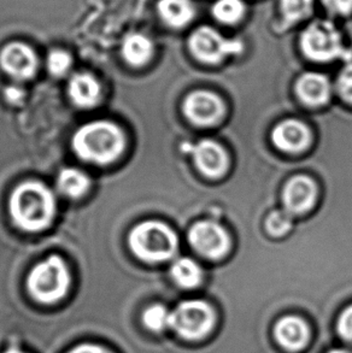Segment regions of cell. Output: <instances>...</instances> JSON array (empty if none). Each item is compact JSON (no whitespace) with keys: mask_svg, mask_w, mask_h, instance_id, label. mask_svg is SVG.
I'll return each instance as SVG.
<instances>
[{"mask_svg":"<svg viewBox=\"0 0 352 353\" xmlns=\"http://www.w3.org/2000/svg\"><path fill=\"white\" fill-rule=\"evenodd\" d=\"M153 52V41L143 34H129L122 43L124 59L132 65H143L150 59Z\"/></svg>","mask_w":352,"mask_h":353,"instance_id":"18","label":"cell"},{"mask_svg":"<svg viewBox=\"0 0 352 353\" xmlns=\"http://www.w3.org/2000/svg\"><path fill=\"white\" fill-rule=\"evenodd\" d=\"M5 353H22L19 352V351H17V350H10V351H8V352Z\"/></svg>","mask_w":352,"mask_h":353,"instance_id":"31","label":"cell"},{"mask_svg":"<svg viewBox=\"0 0 352 353\" xmlns=\"http://www.w3.org/2000/svg\"><path fill=\"white\" fill-rule=\"evenodd\" d=\"M57 186L64 196L79 198L84 196L90 188V180L84 172L68 168L59 174Z\"/></svg>","mask_w":352,"mask_h":353,"instance_id":"19","label":"cell"},{"mask_svg":"<svg viewBox=\"0 0 352 353\" xmlns=\"http://www.w3.org/2000/svg\"><path fill=\"white\" fill-rule=\"evenodd\" d=\"M280 5L286 22L293 23L310 14L313 0H281Z\"/></svg>","mask_w":352,"mask_h":353,"instance_id":"22","label":"cell"},{"mask_svg":"<svg viewBox=\"0 0 352 353\" xmlns=\"http://www.w3.org/2000/svg\"><path fill=\"white\" fill-rule=\"evenodd\" d=\"M184 110L188 119L198 125L214 124L224 114V104L219 97L210 92L199 91L187 97Z\"/></svg>","mask_w":352,"mask_h":353,"instance_id":"10","label":"cell"},{"mask_svg":"<svg viewBox=\"0 0 352 353\" xmlns=\"http://www.w3.org/2000/svg\"><path fill=\"white\" fill-rule=\"evenodd\" d=\"M213 14L224 23H235L245 14V5L242 0H219L213 6Z\"/></svg>","mask_w":352,"mask_h":353,"instance_id":"21","label":"cell"},{"mask_svg":"<svg viewBox=\"0 0 352 353\" xmlns=\"http://www.w3.org/2000/svg\"><path fill=\"white\" fill-rule=\"evenodd\" d=\"M331 353H350V352H346V351H333V352H331Z\"/></svg>","mask_w":352,"mask_h":353,"instance_id":"32","label":"cell"},{"mask_svg":"<svg viewBox=\"0 0 352 353\" xmlns=\"http://www.w3.org/2000/svg\"><path fill=\"white\" fill-rule=\"evenodd\" d=\"M339 332L344 339L352 343V306L344 312L339 321Z\"/></svg>","mask_w":352,"mask_h":353,"instance_id":"27","label":"cell"},{"mask_svg":"<svg viewBox=\"0 0 352 353\" xmlns=\"http://www.w3.org/2000/svg\"><path fill=\"white\" fill-rule=\"evenodd\" d=\"M302 48L306 57L319 62L332 61L344 54L340 34L333 24L326 21H316L305 29Z\"/></svg>","mask_w":352,"mask_h":353,"instance_id":"5","label":"cell"},{"mask_svg":"<svg viewBox=\"0 0 352 353\" xmlns=\"http://www.w3.org/2000/svg\"><path fill=\"white\" fill-rule=\"evenodd\" d=\"M214 321V312L206 303L190 301L176 307L172 314L170 325L182 338L198 340L209 333Z\"/></svg>","mask_w":352,"mask_h":353,"instance_id":"6","label":"cell"},{"mask_svg":"<svg viewBox=\"0 0 352 353\" xmlns=\"http://www.w3.org/2000/svg\"><path fill=\"white\" fill-rule=\"evenodd\" d=\"M158 12L166 23L180 28L195 17V9L190 0H159Z\"/></svg>","mask_w":352,"mask_h":353,"instance_id":"17","label":"cell"},{"mask_svg":"<svg viewBox=\"0 0 352 353\" xmlns=\"http://www.w3.org/2000/svg\"><path fill=\"white\" fill-rule=\"evenodd\" d=\"M70 276L61 258L53 256L34 268L28 277L32 296L43 303H55L66 296Z\"/></svg>","mask_w":352,"mask_h":353,"instance_id":"4","label":"cell"},{"mask_svg":"<svg viewBox=\"0 0 352 353\" xmlns=\"http://www.w3.org/2000/svg\"><path fill=\"white\" fill-rule=\"evenodd\" d=\"M172 314L162 305H153L144 314V323L153 332H161L170 325Z\"/></svg>","mask_w":352,"mask_h":353,"instance_id":"23","label":"cell"},{"mask_svg":"<svg viewBox=\"0 0 352 353\" xmlns=\"http://www.w3.org/2000/svg\"><path fill=\"white\" fill-rule=\"evenodd\" d=\"M68 353H110L105 351L104 349H100L98 346H93V345H82L79 346L77 349L72 350L70 352Z\"/></svg>","mask_w":352,"mask_h":353,"instance_id":"30","label":"cell"},{"mask_svg":"<svg viewBox=\"0 0 352 353\" xmlns=\"http://www.w3.org/2000/svg\"><path fill=\"white\" fill-rule=\"evenodd\" d=\"M275 335L284 347L295 351L304 346L309 332L303 321L297 317H286L276 325Z\"/></svg>","mask_w":352,"mask_h":353,"instance_id":"16","label":"cell"},{"mask_svg":"<svg viewBox=\"0 0 352 353\" xmlns=\"http://www.w3.org/2000/svg\"><path fill=\"white\" fill-rule=\"evenodd\" d=\"M291 228V216L285 211H275L266 220V230L271 235H284Z\"/></svg>","mask_w":352,"mask_h":353,"instance_id":"25","label":"cell"},{"mask_svg":"<svg viewBox=\"0 0 352 353\" xmlns=\"http://www.w3.org/2000/svg\"><path fill=\"white\" fill-rule=\"evenodd\" d=\"M0 63L6 72L19 80L33 77L38 65V59L33 50L22 43H9L1 51Z\"/></svg>","mask_w":352,"mask_h":353,"instance_id":"9","label":"cell"},{"mask_svg":"<svg viewBox=\"0 0 352 353\" xmlns=\"http://www.w3.org/2000/svg\"><path fill=\"white\" fill-rule=\"evenodd\" d=\"M297 93L308 105H322L329 101L331 87L324 75L309 72L297 82Z\"/></svg>","mask_w":352,"mask_h":353,"instance_id":"14","label":"cell"},{"mask_svg":"<svg viewBox=\"0 0 352 353\" xmlns=\"http://www.w3.org/2000/svg\"><path fill=\"white\" fill-rule=\"evenodd\" d=\"M190 48L195 57L208 63L221 62L229 54L243 51L239 40H229L210 27H200L190 35Z\"/></svg>","mask_w":352,"mask_h":353,"instance_id":"7","label":"cell"},{"mask_svg":"<svg viewBox=\"0 0 352 353\" xmlns=\"http://www.w3.org/2000/svg\"><path fill=\"white\" fill-rule=\"evenodd\" d=\"M72 65V58L62 50H56L48 54V69L55 77H62Z\"/></svg>","mask_w":352,"mask_h":353,"instance_id":"24","label":"cell"},{"mask_svg":"<svg viewBox=\"0 0 352 353\" xmlns=\"http://www.w3.org/2000/svg\"><path fill=\"white\" fill-rule=\"evenodd\" d=\"M338 88L344 99L352 103V64L345 68L344 72L340 74Z\"/></svg>","mask_w":352,"mask_h":353,"instance_id":"26","label":"cell"},{"mask_svg":"<svg viewBox=\"0 0 352 353\" xmlns=\"http://www.w3.org/2000/svg\"><path fill=\"white\" fill-rule=\"evenodd\" d=\"M5 96H6V99L11 103H17V101H22L24 93L19 87L11 86L5 91Z\"/></svg>","mask_w":352,"mask_h":353,"instance_id":"29","label":"cell"},{"mask_svg":"<svg viewBox=\"0 0 352 353\" xmlns=\"http://www.w3.org/2000/svg\"><path fill=\"white\" fill-rule=\"evenodd\" d=\"M316 188L311 179L295 176L286 185L284 201L286 209L292 214H302L313 206Z\"/></svg>","mask_w":352,"mask_h":353,"instance_id":"12","label":"cell"},{"mask_svg":"<svg viewBox=\"0 0 352 353\" xmlns=\"http://www.w3.org/2000/svg\"><path fill=\"white\" fill-rule=\"evenodd\" d=\"M56 201L52 192L39 182H26L14 190L10 210L16 225L28 232L46 228L52 221Z\"/></svg>","mask_w":352,"mask_h":353,"instance_id":"1","label":"cell"},{"mask_svg":"<svg viewBox=\"0 0 352 353\" xmlns=\"http://www.w3.org/2000/svg\"><path fill=\"white\" fill-rule=\"evenodd\" d=\"M72 148L82 159L108 164L124 151V137L115 124L98 121L77 130L72 139Z\"/></svg>","mask_w":352,"mask_h":353,"instance_id":"2","label":"cell"},{"mask_svg":"<svg viewBox=\"0 0 352 353\" xmlns=\"http://www.w3.org/2000/svg\"><path fill=\"white\" fill-rule=\"evenodd\" d=\"M273 141L282 151L300 152L310 143L309 129L298 121L289 119L274 129Z\"/></svg>","mask_w":352,"mask_h":353,"instance_id":"13","label":"cell"},{"mask_svg":"<svg viewBox=\"0 0 352 353\" xmlns=\"http://www.w3.org/2000/svg\"><path fill=\"white\" fill-rule=\"evenodd\" d=\"M195 164L206 176H221L227 169V154L224 148L211 140H203L190 148Z\"/></svg>","mask_w":352,"mask_h":353,"instance_id":"11","label":"cell"},{"mask_svg":"<svg viewBox=\"0 0 352 353\" xmlns=\"http://www.w3.org/2000/svg\"><path fill=\"white\" fill-rule=\"evenodd\" d=\"M322 3L335 14H346L352 10V0H322Z\"/></svg>","mask_w":352,"mask_h":353,"instance_id":"28","label":"cell"},{"mask_svg":"<svg viewBox=\"0 0 352 353\" xmlns=\"http://www.w3.org/2000/svg\"><path fill=\"white\" fill-rule=\"evenodd\" d=\"M192 246L205 257H222L229 246L228 235L226 230L214 222H199L190 232Z\"/></svg>","mask_w":352,"mask_h":353,"instance_id":"8","label":"cell"},{"mask_svg":"<svg viewBox=\"0 0 352 353\" xmlns=\"http://www.w3.org/2000/svg\"><path fill=\"white\" fill-rule=\"evenodd\" d=\"M133 252L146 262H162L172 258L177 248V238L168 225L159 222H144L129 236Z\"/></svg>","mask_w":352,"mask_h":353,"instance_id":"3","label":"cell"},{"mask_svg":"<svg viewBox=\"0 0 352 353\" xmlns=\"http://www.w3.org/2000/svg\"><path fill=\"white\" fill-rule=\"evenodd\" d=\"M69 96L80 108H93L100 97V87L95 77L88 74H77L69 82Z\"/></svg>","mask_w":352,"mask_h":353,"instance_id":"15","label":"cell"},{"mask_svg":"<svg viewBox=\"0 0 352 353\" xmlns=\"http://www.w3.org/2000/svg\"><path fill=\"white\" fill-rule=\"evenodd\" d=\"M172 275L174 280L185 288L195 287L202 280L200 268L188 258H181L173 264Z\"/></svg>","mask_w":352,"mask_h":353,"instance_id":"20","label":"cell"}]
</instances>
